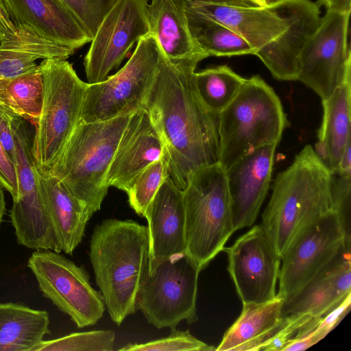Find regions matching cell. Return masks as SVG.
I'll use <instances>...</instances> for the list:
<instances>
[{
  "instance_id": "7a4b0ae2",
  "label": "cell",
  "mask_w": 351,
  "mask_h": 351,
  "mask_svg": "<svg viewBox=\"0 0 351 351\" xmlns=\"http://www.w3.org/2000/svg\"><path fill=\"white\" fill-rule=\"evenodd\" d=\"M95 282L111 319L119 326L137 310L149 263L147 226L107 219L95 226L89 245Z\"/></svg>"
},
{
  "instance_id": "f35d334b",
  "label": "cell",
  "mask_w": 351,
  "mask_h": 351,
  "mask_svg": "<svg viewBox=\"0 0 351 351\" xmlns=\"http://www.w3.org/2000/svg\"><path fill=\"white\" fill-rule=\"evenodd\" d=\"M0 141L12 160L16 161V143L10 115L0 109Z\"/></svg>"
},
{
  "instance_id": "3957f363",
  "label": "cell",
  "mask_w": 351,
  "mask_h": 351,
  "mask_svg": "<svg viewBox=\"0 0 351 351\" xmlns=\"http://www.w3.org/2000/svg\"><path fill=\"white\" fill-rule=\"evenodd\" d=\"M330 179L311 145L276 176L261 226L280 258L305 228L331 210Z\"/></svg>"
},
{
  "instance_id": "7c38bea8",
  "label": "cell",
  "mask_w": 351,
  "mask_h": 351,
  "mask_svg": "<svg viewBox=\"0 0 351 351\" xmlns=\"http://www.w3.org/2000/svg\"><path fill=\"white\" fill-rule=\"evenodd\" d=\"M350 16V12L326 10L300 56L297 80L315 91L322 100L351 81Z\"/></svg>"
},
{
  "instance_id": "e0dca14e",
  "label": "cell",
  "mask_w": 351,
  "mask_h": 351,
  "mask_svg": "<svg viewBox=\"0 0 351 351\" xmlns=\"http://www.w3.org/2000/svg\"><path fill=\"white\" fill-rule=\"evenodd\" d=\"M277 145L261 146L226 170L234 230L255 222L267 195Z\"/></svg>"
},
{
  "instance_id": "d6986e66",
  "label": "cell",
  "mask_w": 351,
  "mask_h": 351,
  "mask_svg": "<svg viewBox=\"0 0 351 351\" xmlns=\"http://www.w3.org/2000/svg\"><path fill=\"white\" fill-rule=\"evenodd\" d=\"M163 144L147 112L141 109L130 115L109 168V186L126 191L134 178L163 157Z\"/></svg>"
},
{
  "instance_id": "60d3db41",
  "label": "cell",
  "mask_w": 351,
  "mask_h": 351,
  "mask_svg": "<svg viewBox=\"0 0 351 351\" xmlns=\"http://www.w3.org/2000/svg\"><path fill=\"white\" fill-rule=\"evenodd\" d=\"M5 213V201L3 190V186L0 184V227Z\"/></svg>"
},
{
  "instance_id": "ba28073f",
  "label": "cell",
  "mask_w": 351,
  "mask_h": 351,
  "mask_svg": "<svg viewBox=\"0 0 351 351\" xmlns=\"http://www.w3.org/2000/svg\"><path fill=\"white\" fill-rule=\"evenodd\" d=\"M162 56L153 34L142 37L129 60L117 73L102 82L88 83L80 121H104L143 109Z\"/></svg>"
},
{
  "instance_id": "e575fe53",
  "label": "cell",
  "mask_w": 351,
  "mask_h": 351,
  "mask_svg": "<svg viewBox=\"0 0 351 351\" xmlns=\"http://www.w3.org/2000/svg\"><path fill=\"white\" fill-rule=\"evenodd\" d=\"M331 171V210L335 212L343 227L346 243L350 248L351 171L336 169Z\"/></svg>"
},
{
  "instance_id": "74e56055",
  "label": "cell",
  "mask_w": 351,
  "mask_h": 351,
  "mask_svg": "<svg viewBox=\"0 0 351 351\" xmlns=\"http://www.w3.org/2000/svg\"><path fill=\"white\" fill-rule=\"evenodd\" d=\"M351 304V293L335 308L326 315L319 317L317 330L325 337L341 322L349 311Z\"/></svg>"
},
{
  "instance_id": "8992f818",
  "label": "cell",
  "mask_w": 351,
  "mask_h": 351,
  "mask_svg": "<svg viewBox=\"0 0 351 351\" xmlns=\"http://www.w3.org/2000/svg\"><path fill=\"white\" fill-rule=\"evenodd\" d=\"M182 191L185 254L201 271L235 231L226 171L219 162L199 168Z\"/></svg>"
},
{
  "instance_id": "7bdbcfd3",
  "label": "cell",
  "mask_w": 351,
  "mask_h": 351,
  "mask_svg": "<svg viewBox=\"0 0 351 351\" xmlns=\"http://www.w3.org/2000/svg\"><path fill=\"white\" fill-rule=\"evenodd\" d=\"M248 4L256 6H265L264 0H245Z\"/></svg>"
},
{
  "instance_id": "83f0119b",
  "label": "cell",
  "mask_w": 351,
  "mask_h": 351,
  "mask_svg": "<svg viewBox=\"0 0 351 351\" xmlns=\"http://www.w3.org/2000/svg\"><path fill=\"white\" fill-rule=\"evenodd\" d=\"M43 99V81L40 68L19 77L0 79V109L8 114L34 123L40 115Z\"/></svg>"
},
{
  "instance_id": "b9f144b4",
  "label": "cell",
  "mask_w": 351,
  "mask_h": 351,
  "mask_svg": "<svg viewBox=\"0 0 351 351\" xmlns=\"http://www.w3.org/2000/svg\"><path fill=\"white\" fill-rule=\"evenodd\" d=\"M204 1H207L209 2H213V3H217L230 4V5H250L245 0H204Z\"/></svg>"
},
{
  "instance_id": "4316f807",
  "label": "cell",
  "mask_w": 351,
  "mask_h": 351,
  "mask_svg": "<svg viewBox=\"0 0 351 351\" xmlns=\"http://www.w3.org/2000/svg\"><path fill=\"white\" fill-rule=\"evenodd\" d=\"M186 10L192 36L208 57L255 55V50L249 43L226 25Z\"/></svg>"
},
{
  "instance_id": "4fadbf2b",
  "label": "cell",
  "mask_w": 351,
  "mask_h": 351,
  "mask_svg": "<svg viewBox=\"0 0 351 351\" xmlns=\"http://www.w3.org/2000/svg\"><path fill=\"white\" fill-rule=\"evenodd\" d=\"M344 245L346 237L339 217L330 210L305 228L282 256L276 296L284 303L290 302Z\"/></svg>"
},
{
  "instance_id": "9c48e42d",
  "label": "cell",
  "mask_w": 351,
  "mask_h": 351,
  "mask_svg": "<svg viewBox=\"0 0 351 351\" xmlns=\"http://www.w3.org/2000/svg\"><path fill=\"white\" fill-rule=\"evenodd\" d=\"M16 143L19 197L10 210L17 243L29 249L61 252L40 189L32 154L33 123L10 114Z\"/></svg>"
},
{
  "instance_id": "8d00e7d4",
  "label": "cell",
  "mask_w": 351,
  "mask_h": 351,
  "mask_svg": "<svg viewBox=\"0 0 351 351\" xmlns=\"http://www.w3.org/2000/svg\"><path fill=\"white\" fill-rule=\"evenodd\" d=\"M0 184L12 195L13 202L19 197L16 164L6 153L0 141Z\"/></svg>"
},
{
  "instance_id": "ffe728a7",
  "label": "cell",
  "mask_w": 351,
  "mask_h": 351,
  "mask_svg": "<svg viewBox=\"0 0 351 351\" xmlns=\"http://www.w3.org/2000/svg\"><path fill=\"white\" fill-rule=\"evenodd\" d=\"M319 7L312 0H289L288 29L258 56L276 79L297 80L301 52L319 24Z\"/></svg>"
},
{
  "instance_id": "f1b7e54d",
  "label": "cell",
  "mask_w": 351,
  "mask_h": 351,
  "mask_svg": "<svg viewBox=\"0 0 351 351\" xmlns=\"http://www.w3.org/2000/svg\"><path fill=\"white\" fill-rule=\"evenodd\" d=\"M0 45L25 51L39 59L66 60L75 49L43 38L28 26L12 19L0 1Z\"/></svg>"
},
{
  "instance_id": "603a6c76",
  "label": "cell",
  "mask_w": 351,
  "mask_h": 351,
  "mask_svg": "<svg viewBox=\"0 0 351 351\" xmlns=\"http://www.w3.org/2000/svg\"><path fill=\"white\" fill-rule=\"evenodd\" d=\"M37 168V167H36ZM40 189L61 251L72 255L91 218L59 180L37 168Z\"/></svg>"
},
{
  "instance_id": "f546056e",
  "label": "cell",
  "mask_w": 351,
  "mask_h": 351,
  "mask_svg": "<svg viewBox=\"0 0 351 351\" xmlns=\"http://www.w3.org/2000/svg\"><path fill=\"white\" fill-rule=\"evenodd\" d=\"M325 268L293 300L283 303L281 317L307 314L312 317H320L346 298L348 294L343 295L337 291Z\"/></svg>"
},
{
  "instance_id": "7402d4cb",
  "label": "cell",
  "mask_w": 351,
  "mask_h": 351,
  "mask_svg": "<svg viewBox=\"0 0 351 351\" xmlns=\"http://www.w3.org/2000/svg\"><path fill=\"white\" fill-rule=\"evenodd\" d=\"M186 0H152L148 6L150 33L171 62L208 56L195 43L190 31Z\"/></svg>"
},
{
  "instance_id": "ac0fdd59",
  "label": "cell",
  "mask_w": 351,
  "mask_h": 351,
  "mask_svg": "<svg viewBox=\"0 0 351 351\" xmlns=\"http://www.w3.org/2000/svg\"><path fill=\"white\" fill-rule=\"evenodd\" d=\"M150 271L161 263L185 254V210L183 191L169 176L147 206Z\"/></svg>"
},
{
  "instance_id": "6da1fadb",
  "label": "cell",
  "mask_w": 351,
  "mask_h": 351,
  "mask_svg": "<svg viewBox=\"0 0 351 351\" xmlns=\"http://www.w3.org/2000/svg\"><path fill=\"white\" fill-rule=\"evenodd\" d=\"M198 58L173 62L163 53L144 108L164 146L169 177L180 190L199 168L219 162V114L194 82Z\"/></svg>"
},
{
  "instance_id": "d590c367",
  "label": "cell",
  "mask_w": 351,
  "mask_h": 351,
  "mask_svg": "<svg viewBox=\"0 0 351 351\" xmlns=\"http://www.w3.org/2000/svg\"><path fill=\"white\" fill-rule=\"evenodd\" d=\"M39 58L27 51L0 45V79L24 75L38 69L36 60Z\"/></svg>"
},
{
  "instance_id": "ee69618b",
  "label": "cell",
  "mask_w": 351,
  "mask_h": 351,
  "mask_svg": "<svg viewBox=\"0 0 351 351\" xmlns=\"http://www.w3.org/2000/svg\"><path fill=\"white\" fill-rule=\"evenodd\" d=\"M282 0H264L265 5L276 4Z\"/></svg>"
},
{
  "instance_id": "ab89813d",
  "label": "cell",
  "mask_w": 351,
  "mask_h": 351,
  "mask_svg": "<svg viewBox=\"0 0 351 351\" xmlns=\"http://www.w3.org/2000/svg\"><path fill=\"white\" fill-rule=\"evenodd\" d=\"M317 4L326 8V10L350 12L351 0H318Z\"/></svg>"
},
{
  "instance_id": "cb8c5ba5",
  "label": "cell",
  "mask_w": 351,
  "mask_h": 351,
  "mask_svg": "<svg viewBox=\"0 0 351 351\" xmlns=\"http://www.w3.org/2000/svg\"><path fill=\"white\" fill-rule=\"evenodd\" d=\"M322 106V121L314 150L328 169L334 171L351 141V81L323 99Z\"/></svg>"
},
{
  "instance_id": "277c9868",
  "label": "cell",
  "mask_w": 351,
  "mask_h": 351,
  "mask_svg": "<svg viewBox=\"0 0 351 351\" xmlns=\"http://www.w3.org/2000/svg\"><path fill=\"white\" fill-rule=\"evenodd\" d=\"M130 115L79 121L50 171L91 217L108 193L107 176Z\"/></svg>"
},
{
  "instance_id": "f6af8a7d",
  "label": "cell",
  "mask_w": 351,
  "mask_h": 351,
  "mask_svg": "<svg viewBox=\"0 0 351 351\" xmlns=\"http://www.w3.org/2000/svg\"><path fill=\"white\" fill-rule=\"evenodd\" d=\"M58 1L61 2V1H60V0H58ZM61 3H62V2H61ZM62 4H63V3H62ZM63 5H64V4H63Z\"/></svg>"
},
{
  "instance_id": "836d02e7",
  "label": "cell",
  "mask_w": 351,
  "mask_h": 351,
  "mask_svg": "<svg viewBox=\"0 0 351 351\" xmlns=\"http://www.w3.org/2000/svg\"><path fill=\"white\" fill-rule=\"evenodd\" d=\"M213 346L199 340L189 330L171 328L169 336L143 343H128L119 348L122 351H213Z\"/></svg>"
},
{
  "instance_id": "30bf717a",
  "label": "cell",
  "mask_w": 351,
  "mask_h": 351,
  "mask_svg": "<svg viewBox=\"0 0 351 351\" xmlns=\"http://www.w3.org/2000/svg\"><path fill=\"white\" fill-rule=\"evenodd\" d=\"M200 271L185 254L148 271L139 291L137 310L158 329L175 328L182 320H197L196 300Z\"/></svg>"
},
{
  "instance_id": "2e32d148",
  "label": "cell",
  "mask_w": 351,
  "mask_h": 351,
  "mask_svg": "<svg viewBox=\"0 0 351 351\" xmlns=\"http://www.w3.org/2000/svg\"><path fill=\"white\" fill-rule=\"evenodd\" d=\"M186 8L234 31L255 50L256 56L275 43L289 26V0L265 6L186 0Z\"/></svg>"
},
{
  "instance_id": "52a82bcc",
  "label": "cell",
  "mask_w": 351,
  "mask_h": 351,
  "mask_svg": "<svg viewBox=\"0 0 351 351\" xmlns=\"http://www.w3.org/2000/svg\"><path fill=\"white\" fill-rule=\"evenodd\" d=\"M38 66L43 99L40 115L33 123L32 154L36 167L49 171L80 121L88 83L66 60L45 59Z\"/></svg>"
},
{
  "instance_id": "4dcf8cb0",
  "label": "cell",
  "mask_w": 351,
  "mask_h": 351,
  "mask_svg": "<svg viewBox=\"0 0 351 351\" xmlns=\"http://www.w3.org/2000/svg\"><path fill=\"white\" fill-rule=\"evenodd\" d=\"M245 79L227 65L194 73V82L202 100L217 114L234 99Z\"/></svg>"
},
{
  "instance_id": "9a60e30c",
  "label": "cell",
  "mask_w": 351,
  "mask_h": 351,
  "mask_svg": "<svg viewBox=\"0 0 351 351\" xmlns=\"http://www.w3.org/2000/svg\"><path fill=\"white\" fill-rule=\"evenodd\" d=\"M228 271L243 304H263L276 297L281 258L261 225L253 226L229 247Z\"/></svg>"
},
{
  "instance_id": "8fae6325",
  "label": "cell",
  "mask_w": 351,
  "mask_h": 351,
  "mask_svg": "<svg viewBox=\"0 0 351 351\" xmlns=\"http://www.w3.org/2000/svg\"><path fill=\"white\" fill-rule=\"evenodd\" d=\"M43 296L68 315L78 328L95 324L106 306L91 285L87 271L60 252L36 250L27 261Z\"/></svg>"
},
{
  "instance_id": "5b68a950",
  "label": "cell",
  "mask_w": 351,
  "mask_h": 351,
  "mask_svg": "<svg viewBox=\"0 0 351 351\" xmlns=\"http://www.w3.org/2000/svg\"><path fill=\"white\" fill-rule=\"evenodd\" d=\"M287 123L274 90L258 75L245 79L219 114V163L227 170L261 146L278 145Z\"/></svg>"
},
{
  "instance_id": "1f68e13d",
  "label": "cell",
  "mask_w": 351,
  "mask_h": 351,
  "mask_svg": "<svg viewBox=\"0 0 351 351\" xmlns=\"http://www.w3.org/2000/svg\"><path fill=\"white\" fill-rule=\"evenodd\" d=\"M169 176L167 164L162 158L151 164L134 178L125 193L130 206L138 215L144 217L147 206Z\"/></svg>"
},
{
  "instance_id": "d6a6232c",
  "label": "cell",
  "mask_w": 351,
  "mask_h": 351,
  "mask_svg": "<svg viewBox=\"0 0 351 351\" xmlns=\"http://www.w3.org/2000/svg\"><path fill=\"white\" fill-rule=\"evenodd\" d=\"M114 341L115 334L109 330L74 332L52 340H43L36 351H112Z\"/></svg>"
},
{
  "instance_id": "d4e9b609",
  "label": "cell",
  "mask_w": 351,
  "mask_h": 351,
  "mask_svg": "<svg viewBox=\"0 0 351 351\" xmlns=\"http://www.w3.org/2000/svg\"><path fill=\"white\" fill-rule=\"evenodd\" d=\"M283 303L276 296L263 304H243L239 317L224 333L215 350H261L267 333L282 317Z\"/></svg>"
},
{
  "instance_id": "44dd1931",
  "label": "cell",
  "mask_w": 351,
  "mask_h": 351,
  "mask_svg": "<svg viewBox=\"0 0 351 351\" xmlns=\"http://www.w3.org/2000/svg\"><path fill=\"white\" fill-rule=\"evenodd\" d=\"M9 15L48 40L75 50L91 42L86 31L58 0H0Z\"/></svg>"
},
{
  "instance_id": "5bb4252c",
  "label": "cell",
  "mask_w": 351,
  "mask_h": 351,
  "mask_svg": "<svg viewBox=\"0 0 351 351\" xmlns=\"http://www.w3.org/2000/svg\"><path fill=\"white\" fill-rule=\"evenodd\" d=\"M148 0H116L105 15L84 58L88 84L105 80L136 42L150 33Z\"/></svg>"
},
{
  "instance_id": "484cf974",
  "label": "cell",
  "mask_w": 351,
  "mask_h": 351,
  "mask_svg": "<svg viewBox=\"0 0 351 351\" xmlns=\"http://www.w3.org/2000/svg\"><path fill=\"white\" fill-rule=\"evenodd\" d=\"M49 313L20 303H0V351H36L51 333Z\"/></svg>"
}]
</instances>
